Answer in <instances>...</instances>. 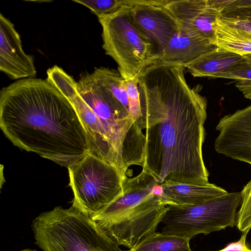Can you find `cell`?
Returning a JSON list of instances; mask_svg holds the SVG:
<instances>
[{"mask_svg": "<svg viewBox=\"0 0 251 251\" xmlns=\"http://www.w3.org/2000/svg\"><path fill=\"white\" fill-rule=\"evenodd\" d=\"M185 69L150 64L137 77L146 130L142 171L160 185L209 182L202 149L207 101L188 84Z\"/></svg>", "mask_w": 251, "mask_h": 251, "instance_id": "obj_1", "label": "cell"}, {"mask_svg": "<svg viewBox=\"0 0 251 251\" xmlns=\"http://www.w3.org/2000/svg\"><path fill=\"white\" fill-rule=\"evenodd\" d=\"M0 126L14 145L67 167L89 153L71 102L47 79H19L0 92Z\"/></svg>", "mask_w": 251, "mask_h": 251, "instance_id": "obj_2", "label": "cell"}, {"mask_svg": "<svg viewBox=\"0 0 251 251\" xmlns=\"http://www.w3.org/2000/svg\"><path fill=\"white\" fill-rule=\"evenodd\" d=\"M87 132L89 153L113 165L123 179L132 165L142 167L145 136L123 105L94 74L82 76L64 94Z\"/></svg>", "mask_w": 251, "mask_h": 251, "instance_id": "obj_3", "label": "cell"}, {"mask_svg": "<svg viewBox=\"0 0 251 251\" xmlns=\"http://www.w3.org/2000/svg\"><path fill=\"white\" fill-rule=\"evenodd\" d=\"M35 244L44 251H122L92 218L72 206H57L32 222Z\"/></svg>", "mask_w": 251, "mask_h": 251, "instance_id": "obj_4", "label": "cell"}, {"mask_svg": "<svg viewBox=\"0 0 251 251\" xmlns=\"http://www.w3.org/2000/svg\"><path fill=\"white\" fill-rule=\"evenodd\" d=\"M98 19L105 53L117 63L122 76L137 78L152 57L153 48L134 22L130 6L124 4L115 13Z\"/></svg>", "mask_w": 251, "mask_h": 251, "instance_id": "obj_5", "label": "cell"}, {"mask_svg": "<svg viewBox=\"0 0 251 251\" xmlns=\"http://www.w3.org/2000/svg\"><path fill=\"white\" fill-rule=\"evenodd\" d=\"M241 201V192H227L196 205H169L161 222V232L191 239L199 234L232 227Z\"/></svg>", "mask_w": 251, "mask_h": 251, "instance_id": "obj_6", "label": "cell"}, {"mask_svg": "<svg viewBox=\"0 0 251 251\" xmlns=\"http://www.w3.org/2000/svg\"><path fill=\"white\" fill-rule=\"evenodd\" d=\"M72 206L91 218L121 196L124 179L112 164L90 153L68 168Z\"/></svg>", "mask_w": 251, "mask_h": 251, "instance_id": "obj_7", "label": "cell"}, {"mask_svg": "<svg viewBox=\"0 0 251 251\" xmlns=\"http://www.w3.org/2000/svg\"><path fill=\"white\" fill-rule=\"evenodd\" d=\"M167 209L165 201L161 196L154 195L123 216L99 226L118 246H124L131 250L156 232Z\"/></svg>", "mask_w": 251, "mask_h": 251, "instance_id": "obj_8", "label": "cell"}, {"mask_svg": "<svg viewBox=\"0 0 251 251\" xmlns=\"http://www.w3.org/2000/svg\"><path fill=\"white\" fill-rule=\"evenodd\" d=\"M166 1L124 0V4L130 6L134 22L153 46L151 59L159 55L172 37L181 31L177 21L164 6Z\"/></svg>", "mask_w": 251, "mask_h": 251, "instance_id": "obj_9", "label": "cell"}, {"mask_svg": "<svg viewBox=\"0 0 251 251\" xmlns=\"http://www.w3.org/2000/svg\"><path fill=\"white\" fill-rule=\"evenodd\" d=\"M216 129L215 151L251 165V105L222 117Z\"/></svg>", "mask_w": 251, "mask_h": 251, "instance_id": "obj_10", "label": "cell"}, {"mask_svg": "<svg viewBox=\"0 0 251 251\" xmlns=\"http://www.w3.org/2000/svg\"><path fill=\"white\" fill-rule=\"evenodd\" d=\"M123 192L118 198L95 213L92 219L98 224L111 222L126 215L143 201L158 196L160 185L149 174L141 171L137 176L126 177Z\"/></svg>", "mask_w": 251, "mask_h": 251, "instance_id": "obj_11", "label": "cell"}, {"mask_svg": "<svg viewBox=\"0 0 251 251\" xmlns=\"http://www.w3.org/2000/svg\"><path fill=\"white\" fill-rule=\"evenodd\" d=\"M0 70L12 79L33 78L36 70L32 56L22 49L14 25L0 14Z\"/></svg>", "mask_w": 251, "mask_h": 251, "instance_id": "obj_12", "label": "cell"}, {"mask_svg": "<svg viewBox=\"0 0 251 251\" xmlns=\"http://www.w3.org/2000/svg\"><path fill=\"white\" fill-rule=\"evenodd\" d=\"M220 15L219 9L212 0H195L183 6L176 19L181 31L206 39L212 44L216 22Z\"/></svg>", "mask_w": 251, "mask_h": 251, "instance_id": "obj_13", "label": "cell"}, {"mask_svg": "<svg viewBox=\"0 0 251 251\" xmlns=\"http://www.w3.org/2000/svg\"><path fill=\"white\" fill-rule=\"evenodd\" d=\"M217 47L206 39L181 31L175 34L162 52L151 59L146 66L154 64L184 66Z\"/></svg>", "mask_w": 251, "mask_h": 251, "instance_id": "obj_14", "label": "cell"}, {"mask_svg": "<svg viewBox=\"0 0 251 251\" xmlns=\"http://www.w3.org/2000/svg\"><path fill=\"white\" fill-rule=\"evenodd\" d=\"M160 185L161 197L168 205H196L227 193L224 189L210 182L166 183Z\"/></svg>", "mask_w": 251, "mask_h": 251, "instance_id": "obj_15", "label": "cell"}, {"mask_svg": "<svg viewBox=\"0 0 251 251\" xmlns=\"http://www.w3.org/2000/svg\"><path fill=\"white\" fill-rule=\"evenodd\" d=\"M245 60L243 56L217 47L201 55L184 67L194 77L215 78Z\"/></svg>", "mask_w": 251, "mask_h": 251, "instance_id": "obj_16", "label": "cell"}, {"mask_svg": "<svg viewBox=\"0 0 251 251\" xmlns=\"http://www.w3.org/2000/svg\"><path fill=\"white\" fill-rule=\"evenodd\" d=\"M212 44L242 56L251 54V34L225 23L219 17L216 22Z\"/></svg>", "mask_w": 251, "mask_h": 251, "instance_id": "obj_17", "label": "cell"}, {"mask_svg": "<svg viewBox=\"0 0 251 251\" xmlns=\"http://www.w3.org/2000/svg\"><path fill=\"white\" fill-rule=\"evenodd\" d=\"M190 239L183 236L155 232L148 236L132 251H192Z\"/></svg>", "mask_w": 251, "mask_h": 251, "instance_id": "obj_18", "label": "cell"}, {"mask_svg": "<svg viewBox=\"0 0 251 251\" xmlns=\"http://www.w3.org/2000/svg\"><path fill=\"white\" fill-rule=\"evenodd\" d=\"M219 18L225 23L251 34V0H228Z\"/></svg>", "mask_w": 251, "mask_h": 251, "instance_id": "obj_19", "label": "cell"}, {"mask_svg": "<svg viewBox=\"0 0 251 251\" xmlns=\"http://www.w3.org/2000/svg\"><path fill=\"white\" fill-rule=\"evenodd\" d=\"M93 73L100 83L129 111V104L125 80L118 71L101 67L96 68Z\"/></svg>", "mask_w": 251, "mask_h": 251, "instance_id": "obj_20", "label": "cell"}, {"mask_svg": "<svg viewBox=\"0 0 251 251\" xmlns=\"http://www.w3.org/2000/svg\"><path fill=\"white\" fill-rule=\"evenodd\" d=\"M123 77L125 80L130 114L136 125L143 130L142 113L137 78Z\"/></svg>", "mask_w": 251, "mask_h": 251, "instance_id": "obj_21", "label": "cell"}, {"mask_svg": "<svg viewBox=\"0 0 251 251\" xmlns=\"http://www.w3.org/2000/svg\"><path fill=\"white\" fill-rule=\"evenodd\" d=\"M242 201L236 217L237 227L243 232L251 228V179L241 192Z\"/></svg>", "mask_w": 251, "mask_h": 251, "instance_id": "obj_22", "label": "cell"}, {"mask_svg": "<svg viewBox=\"0 0 251 251\" xmlns=\"http://www.w3.org/2000/svg\"><path fill=\"white\" fill-rule=\"evenodd\" d=\"M89 8L97 17L113 14L124 5V0H73Z\"/></svg>", "mask_w": 251, "mask_h": 251, "instance_id": "obj_23", "label": "cell"}, {"mask_svg": "<svg viewBox=\"0 0 251 251\" xmlns=\"http://www.w3.org/2000/svg\"><path fill=\"white\" fill-rule=\"evenodd\" d=\"M245 60L229 71L217 75L215 78L237 80H251V54L243 55Z\"/></svg>", "mask_w": 251, "mask_h": 251, "instance_id": "obj_24", "label": "cell"}, {"mask_svg": "<svg viewBox=\"0 0 251 251\" xmlns=\"http://www.w3.org/2000/svg\"><path fill=\"white\" fill-rule=\"evenodd\" d=\"M235 85L246 98L251 100V80H237Z\"/></svg>", "mask_w": 251, "mask_h": 251, "instance_id": "obj_25", "label": "cell"}, {"mask_svg": "<svg viewBox=\"0 0 251 251\" xmlns=\"http://www.w3.org/2000/svg\"><path fill=\"white\" fill-rule=\"evenodd\" d=\"M219 251H251V250L249 249L248 250H242L237 249L234 247L230 244H228L225 249L221 250Z\"/></svg>", "mask_w": 251, "mask_h": 251, "instance_id": "obj_26", "label": "cell"}, {"mask_svg": "<svg viewBox=\"0 0 251 251\" xmlns=\"http://www.w3.org/2000/svg\"><path fill=\"white\" fill-rule=\"evenodd\" d=\"M20 251H37L36 250H31L30 249H26L22 250Z\"/></svg>", "mask_w": 251, "mask_h": 251, "instance_id": "obj_27", "label": "cell"}, {"mask_svg": "<svg viewBox=\"0 0 251 251\" xmlns=\"http://www.w3.org/2000/svg\"><path fill=\"white\" fill-rule=\"evenodd\" d=\"M122 251H131V250H127V251H123V250H122Z\"/></svg>", "mask_w": 251, "mask_h": 251, "instance_id": "obj_28", "label": "cell"}]
</instances>
